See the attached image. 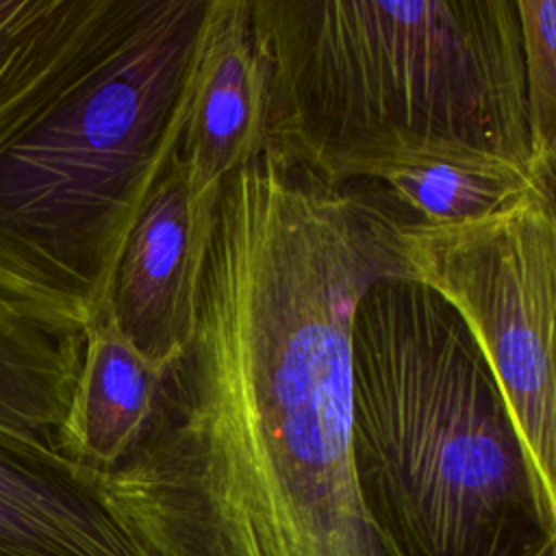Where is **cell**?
<instances>
[{
  "label": "cell",
  "mask_w": 556,
  "mask_h": 556,
  "mask_svg": "<svg viewBox=\"0 0 556 556\" xmlns=\"http://www.w3.org/2000/svg\"><path fill=\"white\" fill-rule=\"evenodd\" d=\"M330 185L374 180L413 222L447 226L491 215L534 187L530 167L506 154L450 139H400L337 159L321 176Z\"/></svg>",
  "instance_id": "9"
},
{
  "label": "cell",
  "mask_w": 556,
  "mask_h": 556,
  "mask_svg": "<svg viewBox=\"0 0 556 556\" xmlns=\"http://www.w3.org/2000/svg\"><path fill=\"white\" fill-rule=\"evenodd\" d=\"M165 371L146 361L109 313L83 332V354L67 415L54 437L74 463L100 476L141 443L156 410Z\"/></svg>",
  "instance_id": "10"
},
{
  "label": "cell",
  "mask_w": 556,
  "mask_h": 556,
  "mask_svg": "<svg viewBox=\"0 0 556 556\" xmlns=\"http://www.w3.org/2000/svg\"><path fill=\"white\" fill-rule=\"evenodd\" d=\"M0 556H150L100 473L54 443L0 430Z\"/></svg>",
  "instance_id": "8"
},
{
  "label": "cell",
  "mask_w": 556,
  "mask_h": 556,
  "mask_svg": "<svg viewBox=\"0 0 556 556\" xmlns=\"http://www.w3.org/2000/svg\"><path fill=\"white\" fill-rule=\"evenodd\" d=\"M80 354L83 334L0 295V430L56 445Z\"/></svg>",
  "instance_id": "11"
},
{
  "label": "cell",
  "mask_w": 556,
  "mask_h": 556,
  "mask_svg": "<svg viewBox=\"0 0 556 556\" xmlns=\"http://www.w3.org/2000/svg\"><path fill=\"white\" fill-rule=\"evenodd\" d=\"M408 274L443 295L478 343L517 430L547 530L556 528V211L534 187L460 224L402 219Z\"/></svg>",
  "instance_id": "5"
},
{
  "label": "cell",
  "mask_w": 556,
  "mask_h": 556,
  "mask_svg": "<svg viewBox=\"0 0 556 556\" xmlns=\"http://www.w3.org/2000/svg\"><path fill=\"white\" fill-rule=\"evenodd\" d=\"M269 150L321 176L400 139L467 141L530 167L515 0H250Z\"/></svg>",
  "instance_id": "4"
},
{
  "label": "cell",
  "mask_w": 556,
  "mask_h": 556,
  "mask_svg": "<svg viewBox=\"0 0 556 556\" xmlns=\"http://www.w3.org/2000/svg\"><path fill=\"white\" fill-rule=\"evenodd\" d=\"M208 0H0V295L83 334L178 150Z\"/></svg>",
  "instance_id": "2"
},
{
  "label": "cell",
  "mask_w": 556,
  "mask_h": 556,
  "mask_svg": "<svg viewBox=\"0 0 556 556\" xmlns=\"http://www.w3.org/2000/svg\"><path fill=\"white\" fill-rule=\"evenodd\" d=\"M352 454L402 556H526L549 532L478 343L408 271L378 278L354 308Z\"/></svg>",
  "instance_id": "3"
},
{
  "label": "cell",
  "mask_w": 556,
  "mask_h": 556,
  "mask_svg": "<svg viewBox=\"0 0 556 556\" xmlns=\"http://www.w3.org/2000/svg\"><path fill=\"white\" fill-rule=\"evenodd\" d=\"M526 556H556V528L549 530Z\"/></svg>",
  "instance_id": "14"
},
{
  "label": "cell",
  "mask_w": 556,
  "mask_h": 556,
  "mask_svg": "<svg viewBox=\"0 0 556 556\" xmlns=\"http://www.w3.org/2000/svg\"><path fill=\"white\" fill-rule=\"evenodd\" d=\"M222 193V191H219ZM219 195H200L178 150L126 239L106 313L135 350L167 371L187 350Z\"/></svg>",
  "instance_id": "6"
},
{
  "label": "cell",
  "mask_w": 556,
  "mask_h": 556,
  "mask_svg": "<svg viewBox=\"0 0 556 556\" xmlns=\"http://www.w3.org/2000/svg\"><path fill=\"white\" fill-rule=\"evenodd\" d=\"M530 174L556 211V143L543 154L530 159Z\"/></svg>",
  "instance_id": "13"
},
{
  "label": "cell",
  "mask_w": 556,
  "mask_h": 556,
  "mask_svg": "<svg viewBox=\"0 0 556 556\" xmlns=\"http://www.w3.org/2000/svg\"><path fill=\"white\" fill-rule=\"evenodd\" d=\"M267 150L269 74L250 0H208L178 159L200 195H219L235 172Z\"/></svg>",
  "instance_id": "7"
},
{
  "label": "cell",
  "mask_w": 556,
  "mask_h": 556,
  "mask_svg": "<svg viewBox=\"0 0 556 556\" xmlns=\"http://www.w3.org/2000/svg\"><path fill=\"white\" fill-rule=\"evenodd\" d=\"M402 219L276 152L222 187L193 337L104 473L150 556H402L352 454V319Z\"/></svg>",
  "instance_id": "1"
},
{
  "label": "cell",
  "mask_w": 556,
  "mask_h": 556,
  "mask_svg": "<svg viewBox=\"0 0 556 556\" xmlns=\"http://www.w3.org/2000/svg\"><path fill=\"white\" fill-rule=\"evenodd\" d=\"M515 4L532 159L556 143V0H515Z\"/></svg>",
  "instance_id": "12"
}]
</instances>
